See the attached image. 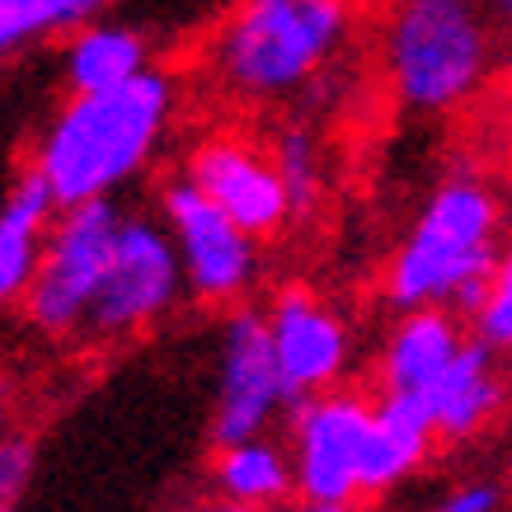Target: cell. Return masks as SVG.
Here are the masks:
<instances>
[{
    "mask_svg": "<svg viewBox=\"0 0 512 512\" xmlns=\"http://www.w3.org/2000/svg\"><path fill=\"white\" fill-rule=\"evenodd\" d=\"M461 343H466V325L456 320V311H447V306L404 311V320L386 343V357H381V390L386 395H419L456 357Z\"/></svg>",
    "mask_w": 512,
    "mask_h": 512,
    "instance_id": "obj_13",
    "label": "cell"
},
{
    "mask_svg": "<svg viewBox=\"0 0 512 512\" xmlns=\"http://www.w3.org/2000/svg\"><path fill=\"white\" fill-rule=\"evenodd\" d=\"M104 5L109 0H0V62L15 57L24 43L90 24Z\"/></svg>",
    "mask_w": 512,
    "mask_h": 512,
    "instance_id": "obj_18",
    "label": "cell"
},
{
    "mask_svg": "<svg viewBox=\"0 0 512 512\" xmlns=\"http://www.w3.org/2000/svg\"><path fill=\"white\" fill-rule=\"evenodd\" d=\"M264 320L287 404L311 400V395H320V390L339 381L343 362H348V329L329 306H320L301 287H287Z\"/></svg>",
    "mask_w": 512,
    "mask_h": 512,
    "instance_id": "obj_10",
    "label": "cell"
},
{
    "mask_svg": "<svg viewBox=\"0 0 512 512\" xmlns=\"http://www.w3.org/2000/svg\"><path fill=\"white\" fill-rule=\"evenodd\" d=\"M118 226H123V212L109 198L57 207V217L47 226L38 273L24 292V315L33 320V329H43L52 339H76L94 301V287L104 278V264L113 254Z\"/></svg>",
    "mask_w": 512,
    "mask_h": 512,
    "instance_id": "obj_5",
    "label": "cell"
},
{
    "mask_svg": "<svg viewBox=\"0 0 512 512\" xmlns=\"http://www.w3.org/2000/svg\"><path fill=\"white\" fill-rule=\"evenodd\" d=\"M498 498L503 494H498L494 484H466V489H451L442 508L447 512H494Z\"/></svg>",
    "mask_w": 512,
    "mask_h": 512,
    "instance_id": "obj_22",
    "label": "cell"
},
{
    "mask_svg": "<svg viewBox=\"0 0 512 512\" xmlns=\"http://www.w3.org/2000/svg\"><path fill=\"white\" fill-rule=\"evenodd\" d=\"M372 404L353 395H311L296 404L292 475L306 508L339 512L362 498V442H367Z\"/></svg>",
    "mask_w": 512,
    "mask_h": 512,
    "instance_id": "obj_7",
    "label": "cell"
},
{
    "mask_svg": "<svg viewBox=\"0 0 512 512\" xmlns=\"http://www.w3.org/2000/svg\"><path fill=\"white\" fill-rule=\"evenodd\" d=\"M470 329L475 339H484L489 348H512V240L508 249H498L494 268H489V282H484V301L470 315Z\"/></svg>",
    "mask_w": 512,
    "mask_h": 512,
    "instance_id": "obj_20",
    "label": "cell"
},
{
    "mask_svg": "<svg viewBox=\"0 0 512 512\" xmlns=\"http://www.w3.org/2000/svg\"><path fill=\"white\" fill-rule=\"evenodd\" d=\"M282 404H287V390H282L278 376L268 320L259 311H235L226 320V334H221L212 442L231 447V442H245V437H259Z\"/></svg>",
    "mask_w": 512,
    "mask_h": 512,
    "instance_id": "obj_9",
    "label": "cell"
},
{
    "mask_svg": "<svg viewBox=\"0 0 512 512\" xmlns=\"http://www.w3.org/2000/svg\"><path fill=\"white\" fill-rule=\"evenodd\" d=\"M188 179L217 202L235 226H245L254 240L282 231L287 217H292V202H287V188H282L273 156H259L245 141L217 137L198 146V156L188 165Z\"/></svg>",
    "mask_w": 512,
    "mask_h": 512,
    "instance_id": "obj_11",
    "label": "cell"
},
{
    "mask_svg": "<svg viewBox=\"0 0 512 512\" xmlns=\"http://www.w3.org/2000/svg\"><path fill=\"white\" fill-rule=\"evenodd\" d=\"M404 400L428 419L433 437H451V442H456V437H470L475 428H484V423L494 419L498 400H503L494 348L470 334L447 367H442L419 395H404Z\"/></svg>",
    "mask_w": 512,
    "mask_h": 512,
    "instance_id": "obj_12",
    "label": "cell"
},
{
    "mask_svg": "<svg viewBox=\"0 0 512 512\" xmlns=\"http://www.w3.org/2000/svg\"><path fill=\"white\" fill-rule=\"evenodd\" d=\"M33 480V447L24 437L0 433V512L15 508Z\"/></svg>",
    "mask_w": 512,
    "mask_h": 512,
    "instance_id": "obj_21",
    "label": "cell"
},
{
    "mask_svg": "<svg viewBox=\"0 0 512 512\" xmlns=\"http://www.w3.org/2000/svg\"><path fill=\"white\" fill-rule=\"evenodd\" d=\"M348 5H381V0H348Z\"/></svg>",
    "mask_w": 512,
    "mask_h": 512,
    "instance_id": "obj_24",
    "label": "cell"
},
{
    "mask_svg": "<svg viewBox=\"0 0 512 512\" xmlns=\"http://www.w3.org/2000/svg\"><path fill=\"white\" fill-rule=\"evenodd\" d=\"M0 433H5V400H0Z\"/></svg>",
    "mask_w": 512,
    "mask_h": 512,
    "instance_id": "obj_25",
    "label": "cell"
},
{
    "mask_svg": "<svg viewBox=\"0 0 512 512\" xmlns=\"http://www.w3.org/2000/svg\"><path fill=\"white\" fill-rule=\"evenodd\" d=\"M494 66L480 0H395L386 24V80L414 113L466 104Z\"/></svg>",
    "mask_w": 512,
    "mask_h": 512,
    "instance_id": "obj_4",
    "label": "cell"
},
{
    "mask_svg": "<svg viewBox=\"0 0 512 512\" xmlns=\"http://www.w3.org/2000/svg\"><path fill=\"white\" fill-rule=\"evenodd\" d=\"M165 231H170L188 292L202 301H235L254 282V235L235 226L193 179L165 188Z\"/></svg>",
    "mask_w": 512,
    "mask_h": 512,
    "instance_id": "obj_8",
    "label": "cell"
},
{
    "mask_svg": "<svg viewBox=\"0 0 512 512\" xmlns=\"http://www.w3.org/2000/svg\"><path fill=\"white\" fill-rule=\"evenodd\" d=\"M179 292H184V264H179L170 231H160L156 221L123 217L76 339L113 343L127 334H141L170 311Z\"/></svg>",
    "mask_w": 512,
    "mask_h": 512,
    "instance_id": "obj_6",
    "label": "cell"
},
{
    "mask_svg": "<svg viewBox=\"0 0 512 512\" xmlns=\"http://www.w3.org/2000/svg\"><path fill=\"white\" fill-rule=\"evenodd\" d=\"M489 5H494V10H498L503 19H512V0H489Z\"/></svg>",
    "mask_w": 512,
    "mask_h": 512,
    "instance_id": "obj_23",
    "label": "cell"
},
{
    "mask_svg": "<svg viewBox=\"0 0 512 512\" xmlns=\"http://www.w3.org/2000/svg\"><path fill=\"white\" fill-rule=\"evenodd\" d=\"M273 165L282 174V188H287V202L296 212H311L315 198H320V146L306 127H287L278 137V151H273Z\"/></svg>",
    "mask_w": 512,
    "mask_h": 512,
    "instance_id": "obj_19",
    "label": "cell"
},
{
    "mask_svg": "<svg viewBox=\"0 0 512 512\" xmlns=\"http://www.w3.org/2000/svg\"><path fill=\"white\" fill-rule=\"evenodd\" d=\"M508 94H512V57H508Z\"/></svg>",
    "mask_w": 512,
    "mask_h": 512,
    "instance_id": "obj_26",
    "label": "cell"
},
{
    "mask_svg": "<svg viewBox=\"0 0 512 512\" xmlns=\"http://www.w3.org/2000/svg\"><path fill=\"white\" fill-rule=\"evenodd\" d=\"M212 480H217V494L231 498L235 508H273V503L296 494V475L287 451L264 442V433L231 442V447H217Z\"/></svg>",
    "mask_w": 512,
    "mask_h": 512,
    "instance_id": "obj_16",
    "label": "cell"
},
{
    "mask_svg": "<svg viewBox=\"0 0 512 512\" xmlns=\"http://www.w3.org/2000/svg\"><path fill=\"white\" fill-rule=\"evenodd\" d=\"M146 71V43L118 24H80L66 47V80L71 90H113Z\"/></svg>",
    "mask_w": 512,
    "mask_h": 512,
    "instance_id": "obj_17",
    "label": "cell"
},
{
    "mask_svg": "<svg viewBox=\"0 0 512 512\" xmlns=\"http://www.w3.org/2000/svg\"><path fill=\"white\" fill-rule=\"evenodd\" d=\"M498 259V198L480 179H447L419 212L409 240L400 245L386 273L390 306L419 311L447 306L475 315L484 282Z\"/></svg>",
    "mask_w": 512,
    "mask_h": 512,
    "instance_id": "obj_2",
    "label": "cell"
},
{
    "mask_svg": "<svg viewBox=\"0 0 512 512\" xmlns=\"http://www.w3.org/2000/svg\"><path fill=\"white\" fill-rule=\"evenodd\" d=\"M433 447V428L404 395H386L372 404L367 442H362V498L390 494L400 480H409L423 466Z\"/></svg>",
    "mask_w": 512,
    "mask_h": 512,
    "instance_id": "obj_14",
    "label": "cell"
},
{
    "mask_svg": "<svg viewBox=\"0 0 512 512\" xmlns=\"http://www.w3.org/2000/svg\"><path fill=\"white\" fill-rule=\"evenodd\" d=\"M348 15V0H240L212 52L221 85L254 104L306 90L339 57Z\"/></svg>",
    "mask_w": 512,
    "mask_h": 512,
    "instance_id": "obj_3",
    "label": "cell"
},
{
    "mask_svg": "<svg viewBox=\"0 0 512 512\" xmlns=\"http://www.w3.org/2000/svg\"><path fill=\"white\" fill-rule=\"evenodd\" d=\"M52 217H57V198L43 174L29 170L0 207V306L24 301L33 273H38V259H43Z\"/></svg>",
    "mask_w": 512,
    "mask_h": 512,
    "instance_id": "obj_15",
    "label": "cell"
},
{
    "mask_svg": "<svg viewBox=\"0 0 512 512\" xmlns=\"http://www.w3.org/2000/svg\"><path fill=\"white\" fill-rule=\"evenodd\" d=\"M170 109V76L151 66L113 90H80L43 132L33 170L47 179L57 207L109 198L151 160Z\"/></svg>",
    "mask_w": 512,
    "mask_h": 512,
    "instance_id": "obj_1",
    "label": "cell"
}]
</instances>
